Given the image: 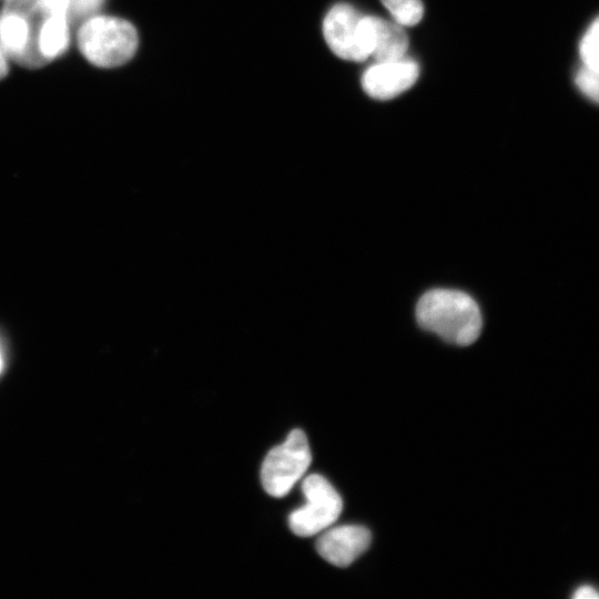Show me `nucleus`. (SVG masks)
<instances>
[{
	"label": "nucleus",
	"mask_w": 599,
	"mask_h": 599,
	"mask_svg": "<svg viewBox=\"0 0 599 599\" xmlns=\"http://www.w3.org/2000/svg\"><path fill=\"white\" fill-rule=\"evenodd\" d=\"M395 22L400 26H415L424 14L420 0H380Z\"/></svg>",
	"instance_id": "10"
},
{
	"label": "nucleus",
	"mask_w": 599,
	"mask_h": 599,
	"mask_svg": "<svg viewBox=\"0 0 599 599\" xmlns=\"http://www.w3.org/2000/svg\"><path fill=\"white\" fill-rule=\"evenodd\" d=\"M312 461V454L305 433L293 429L286 440L272 448L261 468L264 490L273 497H284L304 476Z\"/></svg>",
	"instance_id": "4"
},
{
	"label": "nucleus",
	"mask_w": 599,
	"mask_h": 599,
	"mask_svg": "<svg viewBox=\"0 0 599 599\" xmlns=\"http://www.w3.org/2000/svg\"><path fill=\"white\" fill-rule=\"evenodd\" d=\"M7 58L8 57L6 55L3 50L0 48V79L4 78L9 70Z\"/></svg>",
	"instance_id": "15"
},
{
	"label": "nucleus",
	"mask_w": 599,
	"mask_h": 599,
	"mask_svg": "<svg viewBox=\"0 0 599 599\" xmlns=\"http://www.w3.org/2000/svg\"><path fill=\"white\" fill-rule=\"evenodd\" d=\"M47 22L42 9L31 3H6L0 16V48L27 68L48 64L40 51V34Z\"/></svg>",
	"instance_id": "3"
},
{
	"label": "nucleus",
	"mask_w": 599,
	"mask_h": 599,
	"mask_svg": "<svg viewBox=\"0 0 599 599\" xmlns=\"http://www.w3.org/2000/svg\"><path fill=\"white\" fill-rule=\"evenodd\" d=\"M369 35V55L377 62L403 59L408 48V38L400 24L382 18L366 16Z\"/></svg>",
	"instance_id": "9"
},
{
	"label": "nucleus",
	"mask_w": 599,
	"mask_h": 599,
	"mask_svg": "<svg viewBox=\"0 0 599 599\" xmlns=\"http://www.w3.org/2000/svg\"><path fill=\"white\" fill-rule=\"evenodd\" d=\"M576 84L590 100L599 103V71L583 65L576 74Z\"/></svg>",
	"instance_id": "13"
},
{
	"label": "nucleus",
	"mask_w": 599,
	"mask_h": 599,
	"mask_svg": "<svg viewBox=\"0 0 599 599\" xmlns=\"http://www.w3.org/2000/svg\"><path fill=\"white\" fill-rule=\"evenodd\" d=\"M416 318L424 329L458 346L473 344L483 327L475 300L457 290L435 288L426 292L417 303Z\"/></svg>",
	"instance_id": "1"
},
{
	"label": "nucleus",
	"mask_w": 599,
	"mask_h": 599,
	"mask_svg": "<svg viewBox=\"0 0 599 599\" xmlns=\"http://www.w3.org/2000/svg\"><path fill=\"white\" fill-rule=\"evenodd\" d=\"M580 57L585 67L599 71V18L592 22L580 42Z\"/></svg>",
	"instance_id": "11"
},
{
	"label": "nucleus",
	"mask_w": 599,
	"mask_h": 599,
	"mask_svg": "<svg viewBox=\"0 0 599 599\" xmlns=\"http://www.w3.org/2000/svg\"><path fill=\"white\" fill-rule=\"evenodd\" d=\"M370 531L361 525H341L327 528L316 541L322 558L337 567H347L369 546Z\"/></svg>",
	"instance_id": "8"
},
{
	"label": "nucleus",
	"mask_w": 599,
	"mask_h": 599,
	"mask_svg": "<svg viewBox=\"0 0 599 599\" xmlns=\"http://www.w3.org/2000/svg\"><path fill=\"white\" fill-rule=\"evenodd\" d=\"M573 597L575 598H595V599H598L599 598V592L595 588H592L591 586L585 585V586L578 588L575 591Z\"/></svg>",
	"instance_id": "14"
},
{
	"label": "nucleus",
	"mask_w": 599,
	"mask_h": 599,
	"mask_svg": "<svg viewBox=\"0 0 599 599\" xmlns=\"http://www.w3.org/2000/svg\"><path fill=\"white\" fill-rule=\"evenodd\" d=\"M1 368H2V358H1V355H0V372H1Z\"/></svg>",
	"instance_id": "16"
},
{
	"label": "nucleus",
	"mask_w": 599,
	"mask_h": 599,
	"mask_svg": "<svg viewBox=\"0 0 599 599\" xmlns=\"http://www.w3.org/2000/svg\"><path fill=\"white\" fill-rule=\"evenodd\" d=\"M418 74V64L412 59L377 62L364 72L362 85L369 97L389 100L409 89Z\"/></svg>",
	"instance_id": "7"
},
{
	"label": "nucleus",
	"mask_w": 599,
	"mask_h": 599,
	"mask_svg": "<svg viewBox=\"0 0 599 599\" xmlns=\"http://www.w3.org/2000/svg\"><path fill=\"white\" fill-rule=\"evenodd\" d=\"M305 505L288 517L291 530L300 537H311L331 527L339 517L343 500L337 490L323 476L313 474L302 484Z\"/></svg>",
	"instance_id": "5"
},
{
	"label": "nucleus",
	"mask_w": 599,
	"mask_h": 599,
	"mask_svg": "<svg viewBox=\"0 0 599 599\" xmlns=\"http://www.w3.org/2000/svg\"><path fill=\"white\" fill-rule=\"evenodd\" d=\"M104 0H69L67 9V20L75 23L87 20L102 7Z\"/></svg>",
	"instance_id": "12"
},
{
	"label": "nucleus",
	"mask_w": 599,
	"mask_h": 599,
	"mask_svg": "<svg viewBox=\"0 0 599 599\" xmlns=\"http://www.w3.org/2000/svg\"><path fill=\"white\" fill-rule=\"evenodd\" d=\"M323 34L331 50L344 60L361 62L369 57L366 16L349 4H335L327 12Z\"/></svg>",
	"instance_id": "6"
},
{
	"label": "nucleus",
	"mask_w": 599,
	"mask_h": 599,
	"mask_svg": "<svg viewBox=\"0 0 599 599\" xmlns=\"http://www.w3.org/2000/svg\"><path fill=\"white\" fill-rule=\"evenodd\" d=\"M138 33L134 27L116 17L92 16L78 32L81 53L92 64L101 68L119 67L136 51Z\"/></svg>",
	"instance_id": "2"
}]
</instances>
